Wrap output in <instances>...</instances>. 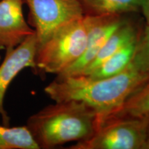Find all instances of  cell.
Instances as JSON below:
<instances>
[{"mask_svg":"<svg viewBox=\"0 0 149 149\" xmlns=\"http://www.w3.org/2000/svg\"><path fill=\"white\" fill-rule=\"evenodd\" d=\"M91 15V21L85 51L75 62L57 74V77H66L79 75L94 60L109 37L124 21L121 18L120 15Z\"/></svg>","mask_w":149,"mask_h":149,"instance_id":"obj_7","label":"cell"},{"mask_svg":"<svg viewBox=\"0 0 149 149\" xmlns=\"http://www.w3.org/2000/svg\"><path fill=\"white\" fill-rule=\"evenodd\" d=\"M140 33L135 26L124 20L120 26L112 33L104 44L92 62L79 75L90 74L104 61H105L119 50L139 37Z\"/></svg>","mask_w":149,"mask_h":149,"instance_id":"obj_9","label":"cell"},{"mask_svg":"<svg viewBox=\"0 0 149 149\" xmlns=\"http://www.w3.org/2000/svg\"><path fill=\"white\" fill-rule=\"evenodd\" d=\"M148 116L124 115L106 120L91 138L72 145L70 149H144Z\"/></svg>","mask_w":149,"mask_h":149,"instance_id":"obj_4","label":"cell"},{"mask_svg":"<svg viewBox=\"0 0 149 149\" xmlns=\"http://www.w3.org/2000/svg\"><path fill=\"white\" fill-rule=\"evenodd\" d=\"M88 15H121L141 9L143 0H80Z\"/></svg>","mask_w":149,"mask_h":149,"instance_id":"obj_11","label":"cell"},{"mask_svg":"<svg viewBox=\"0 0 149 149\" xmlns=\"http://www.w3.org/2000/svg\"><path fill=\"white\" fill-rule=\"evenodd\" d=\"M26 126L40 149H51L91 138L98 128V116L83 102H59L30 116Z\"/></svg>","mask_w":149,"mask_h":149,"instance_id":"obj_2","label":"cell"},{"mask_svg":"<svg viewBox=\"0 0 149 149\" xmlns=\"http://www.w3.org/2000/svg\"><path fill=\"white\" fill-rule=\"evenodd\" d=\"M38 46L57 30L85 15L80 0H24Z\"/></svg>","mask_w":149,"mask_h":149,"instance_id":"obj_5","label":"cell"},{"mask_svg":"<svg viewBox=\"0 0 149 149\" xmlns=\"http://www.w3.org/2000/svg\"><path fill=\"white\" fill-rule=\"evenodd\" d=\"M37 48L38 42L35 32L17 46L6 50L5 57L0 65V119L6 126H10V117L3 105L6 93L20 72L26 68L37 70Z\"/></svg>","mask_w":149,"mask_h":149,"instance_id":"obj_6","label":"cell"},{"mask_svg":"<svg viewBox=\"0 0 149 149\" xmlns=\"http://www.w3.org/2000/svg\"><path fill=\"white\" fill-rule=\"evenodd\" d=\"M141 10L146 19V25L149 26V0H143L141 6Z\"/></svg>","mask_w":149,"mask_h":149,"instance_id":"obj_15","label":"cell"},{"mask_svg":"<svg viewBox=\"0 0 149 149\" xmlns=\"http://www.w3.org/2000/svg\"><path fill=\"white\" fill-rule=\"evenodd\" d=\"M147 116H148V126H147V135H146V143H145L144 149H149V115H147Z\"/></svg>","mask_w":149,"mask_h":149,"instance_id":"obj_16","label":"cell"},{"mask_svg":"<svg viewBox=\"0 0 149 149\" xmlns=\"http://www.w3.org/2000/svg\"><path fill=\"white\" fill-rule=\"evenodd\" d=\"M0 59H1V56H0Z\"/></svg>","mask_w":149,"mask_h":149,"instance_id":"obj_17","label":"cell"},{"mask_svg":"<svg viewBox=\"0 0 149 149\" xmlns=\"http://www.w3.org/2000/svg\"><path fill=\"white\" fill-rule=\"evenodd\" d=\"M148 115H149V82L145 84L135 91L128 98L122 109L113 116L129 115L142 117Z\"/></svg>","mask_w":149,"mask_h":149,"instance_id":"obj_13","label":"cell"},{"mask_svg":"<svg viewBox=\"0 0 149 149\" xmlns=\"http://www.w3.org/2000/svg\"><path fill=\"white\" fill-rule=\"evenodd\" d=\"M138 38L139 37L128 43L92 72L86 75L92 79H104L113 77L124 71L131 63Z\"/></svg>","mask_w":149,"mask_h":149,"instance_id":"obj_10","label":"cell"},{"mask_svg":"<svg viewBox=\"0 0 149 149\" xmlns=\"http://www.w3.org/2000/svg\"><path fill=\"white\" fill-rule=\"evenodd\" d=\"M91 15L67 24L38 46L37 70L58 74L81 57L86 46Z\"/></svg>","mask_w":149,"mask_h":149,"instance_id":"obj_3","label":"cell"},{"mask_svg":"<svg viewBox=\"0 0 149 149\" xmlns=\"http://www.w3.org/2000/svg\"><path fill=\"white\" fill-rule=\"evenodd\" d=\"M0 149H40L26 125L0 124Z\"/></svg>","mask_w":149,"mask_h":149,"instance_id":"obj_12","label":"cell"},{"mask_svg":"<svg viewBox=\"0 0 149 149\" xmlns=\"http://www.w3.org/2000/svg\"><path fill=\"white\" fill-rule=\"evenodd\" d=\"M146 84L132 62L113 77L92 79L87 75L57 77L46 86L44 93L55 102L76 100L96 111L99 126L122 109L128 98Z\"/></svg>","mask_w":149,"mask_h":149,"instance_id":"obj_1","label":"cell"},{"mask_svg":"<svg viewBox=\"0 0 149 149\" xmlns=\"http://www.w3.org/2000/svg\"><path fill=\"white\" fill-rule=\"evenodd\" d=\"M24 0H0V51L13 48L35 33L26 21Z\"/></svg>","mask_w":149,"mask_h":149,"instance_id":"obj_8","label":"cell"},{"mask_svg":"<svg viewBox=\"0 0 149 149\" xmlns=\"http://www.w3.org/2000/svg\"><path fill=\"white\" fill-rule=\"evenodd\" d=\"M132 64L139 73L149 82V26L146 25L139 34Z\"/></svg>","mask_w":149,"mask_h":149,"instance_id":"obj_14","label":"cell"}]
</instances>
